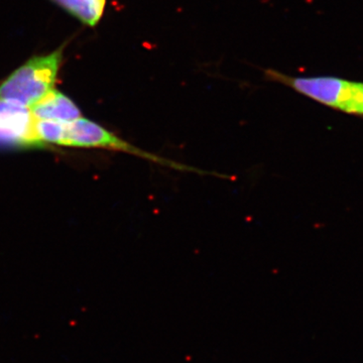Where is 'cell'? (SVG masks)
<instances>
[{"instance_id": "6da1fadb", "label": "cell", "mask_w": 363, "mask_h": 363, "mask_svg": "<svg viewBox=\"0 0 363 363\" xmlns=\"http://www.w3.org/2000/svg\"><path fill=\"white\" fill-rule=\"evenodd\" d=\"M63 49L35 57L0 83V100L32 107L55 90Z\"/></svg>"}, {"instance_id": "7a4b0ae2", "label": "cell", "mask_w": 363, "mask_h": 363, "mask_svg": "<svg viewBox=\"0 0 363 363\" xmlns=\"http://www.w3.org/2000/svg\"><path fill=\"white\" fill-rule=\"evenodd\" d=\"M264 73L269 81L288 86L318 104L346 114L357 116L359 82L333 76L294 77L272 69Z\"/></svg>"}, {"instance_id": "3957f363", "label": "cell", "mask_w": 363, "mask_h": 363, "mask_svg": "<svg viewBox=\"0 0 363 363\" xmlns=\"http://www.w3.org/2000/svg\"><path fill=\"white\" fill-rule=\"evenodd\" d=\"M35 121L30 107L0 100V142L23 147H44L35 133Z\"/></svg>"}, {"instance_id": "277c9868", "label": "cell", "mask_w": 363, "mask_h": 363, "mask_svg": "<svg viewBox=\"0 0 363 363\" xmlns=\"http://www.w3.org/2000/svg\"><path fill=\"white\" fill-rule=\"evenodd\" d=\"M30 111L39 121H56L69 123L82 117L80 109L70 98L63 93L52 90L37 104L30 107Z\"/></svg>"}, {"instance_id": "5b68a950", "label": "cell", "mask_w": 363, "mask_h": 363, "mask_svg": "<svg viewBox=\"0 0 363 363\" xmlns=\"http://www.w3.org/2000/svg\"><path fill=\"white\" fill-rule=\"evenodd\" d=\"M81 23L91 28L104 16L106 0H51Z\"/></svg>"}, {"instance_id": "8992f818", "label": "cell", "mask_w": 363, "mask_h": 363, "mask_svg": "<svg viewBox=\"0 0 363 363\" xmlns=\"http://www.w3.org/2000/svg\"><path fill=\"white\" fill-rule=\"evenodd\" d=\"M359 116L363 117V83L360 82V108Z\"/></svg>"}]
</instances>
